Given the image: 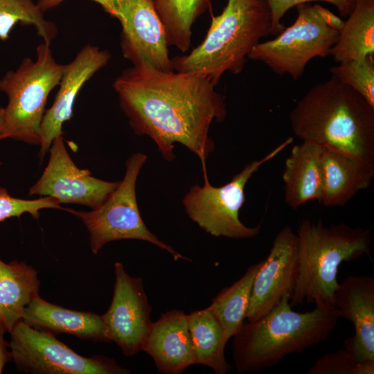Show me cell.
I'll use <instances>...</instances> for the list:
<instances>
[{"label": "cell", "mask_w": 374, "mask_h": 374, "mask_svg": "<svg viewBox=\"0 0 374 374\" xmlns=\"http://www.w3.org/2000/svg\"><path fill=\"white\" fill-rule=\"evenodd\" d=\"M215 87L203 76L145 64L124 69L113 84L134 132L150 137L168 161L176 158L175 143L183 145L200 159L204 177L206 160L215 149L210 126L226 116L224 98Z\"/></svg>", "instance_id": "1"}, {"label": "cell", "mask_w": 374, "mask_h": 374, "mask_svg": "<svg viewBox=\"0 0 374 374\" xmlns=\"http://www.w3.org/2000/svg\"><path fill=\"white\" fill-rule=\"evenodd\" d=\"M289 117L299 139L374 168V107L335 76L311 87Z\"/></svg>", "instance_id": "2"}, {"label": "cell", "mask_w": 374, "mask_h": 374, "mask_svg": "<svg viewBox=\"0 0 374 374\" xmlns=\"http://www.w3.org/2000/svg\"><path fill=\"white\" fill-rule=\"evenodd\" d=\"M290 295L267 313L244 323L233 337V356L238 373H251L275 366L287 355L301 352L327 339L339 313L335 308L316 305L312 311L295 312Z\"/></svg>", "instance_id": "3"}, {"label": "cell", "mask_w": 374, "mask_h": 374, "mask_svg": "<svg viewBox=\"0 0 374 374\" xmlns=\"http://www.w3.org/2000/svg\"><path fill=\"white\" fill-rule=\"evenodd\" d=\"M271 31L267 0H227L222 12L213 16L203 42L172 58L173 70L203 76L217 85L225 72L240 73L251 51Z\"/></svg>", "instance_id": "4"}, {"label": "cell", "mask_w": 374, "mask_h": 374, "mask_svg": "<svg viewBox=\"0 0 374 374\" xmlns=\"http://www.w3.org/2000/svg\"><path fill=\"white\" fill-rule=\"evenodd\" d=\"M299 274L290 295V306L314 303L335 308L334 295L343 262L370 256L371 229L351 227L344 223L323 225L305 219L297 229Z\"/></svg>", "instance_id": "5"}, {"label": "cell", "mask_w": 374, "mask_h": 374, "mask_svg": "<svg viewBox=\"0 0 374 374\" xmlns=\"http://www.w3.org/2000/svg\"><path fill=\"white\" fill-rule=\"evenodd\" d=\"M64 67L55 60L50 44L43 42L36 48L35 60L24 57L0 79V91L8 98L0 141L12 139L39 145L47 99L59 85Z\"/></svg>", "instance_id": "6"}, {"label": "cell", "mask_w": 374, "mask_h": 374, "mask_svg": "<svg viewBox=\"0 0 374 374\" xmlns=\"http://www.w3.org/2000/svg\"><path fill=\"white\" fill-rule=\"evenodd\" d=\"M295 21L272 39L259 42L247 58L261 62L279 75L300 78L314 57L330 55L344 21L326 8L305 3L296 6Z\"/></svg>", "instance_id": "7"}, {"label": "cell", "mask_w": 374, "mask_h": 374, "mask_svg": "<svg viewBox=\"0 0 374 374\" xmlns=\"http://www.w3.org/2000/svg\"><path fill=\"white\" fill-rule=\"evenodd\" d=\"M146 160L147 156L140 152L128 158L123 180L99 207L91 211L71 208H65L64 211L84 224L89 233L90 248L93 254H97L108 242L134 239L150 242L168 251L175 260L191 261L150 232L141 216L136 197V183Z\"/></svg>", "instance_id": "8"}, {"label": "cell", "mask_w": 374, "mask_h": 374, "mask_svg": "<svg viewBox=\"0 0 374 374\" xmlns=\"http://www.w3.org/2000/svg\"><path fill=\"white\" fill-rule=\"evenodd\" d=\"M293 141L290 137L263 158L253 161L224 186H213L208 177L204 184L191 186L182 203L188 216L201 229L215 237L243 239L256 236L260 225L249 227L239 218L245 202L247 183L259 168L272 159Z\"/></svg>", "instance_id": "9"}, {"label": "cell", "mask_w": 374, "mask_h": 374, "mask_svg": "<svg viewBox=\"0 0 374 374\" xmlns=\"http://www.w3.org/2000/svg\"><path fill=\"white\" fill-rule=\"evenodd\" d=\"M9 349L19 371L34 374H127L130 371L103 355L85 357L54 334L20 320L11 331Z\"/></svg>", "instance_id": "10"}, {"label": "cell", "mask_w": 374, "mask_h": 374, "mask_svg": "<svg viewBox=\"0 0 374 374\" xmlns=\"http://www.w3.org/2000/svg\"><path fill=\"white\" fill-rule=\"evenodd\" d=\"M47 166L39 179L30 188L28 195L48 196L60 204L84 205L91 209L101 206L120 181H107L80 169L73 163L62 136L56 137L49 148Z\"/></svg>", "instance_id": "11"}, {"label": "cell", "mask_w": 374, "mask_h": 374, "mask_svg": "<svg viewBox=\"0 0 374 374\" xmlns=\"http://www.w3.org/2000/svg\"><path fill=\"white\" fill-rule=\"evenodd\" d=\"M114 274L112 301L102 316L109 340L131 357L142 350L150 331L152 308L141 278L130 276L120 262L114 264Z\"/></svg>", "instance_id": "12"}, {"label": "cell", "mask_w": 374, "mask_h": 374, "mask_svg": "<svg viewBox=\"0 0 374 374\" xmlns=\"http://www.w3.org/2000/svg\"><path fill=\"white\" fill-rule=\"evenodd\" d=\"M121 48L133 65L172 71L163 24L152 0H121Z\"/></svg>", "instance_id": "13"}, {"label": "cell", "mask_w": 374, "mask_h": 374, "mask_svg": "<svg viewBox=\"0 0 374 374\" xmlns=\"http://www.w3.org/2000/svg\"><path fill=\"white\" fill-rule=\"evenodd\" d=\"M299 274L296 234L289 226L276 235L267 257L262 260L253 280L247 321L267 313L282 299L291 295Z\"/></svg>", "instance_id": "14"}, {"label": "cell", "mask_w": 374, "mask_h": 374, "mask_svg": "<svg viewBox=\"0 0 374 374\" xmlns=\"http://www.w3.org/2000/svg\"><path fill=\"white\" fill-rule=\"evenodd\" d=\"M111 58L109 52L87 44L65 64L53 105L45 111L40 127L39 159L43 160L53 141L63 135L62 126L71 119L75 98L83 85Z\"/></svg>", "instance_id": "15"}, {"label": "cell", "mask_w": 374, "mask_h": 374, "mask_svg": "<svg viewBox=\"0 0 374 374\" xmlns=\"http://www.w3.org/2000/svg\"><path fill=\"white\" fill-rule=\"evenodd\" d=\"M334 305L355 328L344 348L362 361L374 362V278L347 276L335 290Z\"/></svg>", "instance_id": "16"}, {"label": "cell", "mask_w": 374, "mask_h": 374, "mask_svg": "<svg viewBox=\"0 0 374 374\" xmlns=\"http://www.w3.org/2000/svg\"><path fill=\"white\" fill-rule=\"evenodd\" d=\"M142 350L162 373L179 374L196 364L184 312L172 310L162 314L152 323Z\"/></svg>", "instance_id": "17"}, {"label": "cell", "mask_w": 374, "mask_h": 374, "mask_svg": "<svg viewBox=\"0 0 374 374\" xmlns=\"http://www.w3.org/2000/svg\"><path fill=\"white\" fill-rule=\"evenodd\" d=\"M21 320L54 335L65 333L94 342L110 341L102 315L66 309L45 301L39 294L24 309Z\"/></svg>", "instance_id": "18"}, {"label": "cell", "mask_w": 374, "mask_h": 374, "mask_svg": "<svg viewBox=\"0 0 374 374\" xmlns=\"http://www.w3.org/2000/svg\"><path fill=\"white\" fill-rule=\"evenodd\" d=\"M321 167L322 184L319 202L326 206L345 205L358 192L369 187L374 177L373 168L323 146Z\"/></svg>", "instance_id": "19"}, {"label": "cell", "mask_w": 374, "mask_h": 374, "mask_svg": "<svg viewBox=\"0 0 374 374\" xmlns=\"http://www.w3.org/2000/svg\"><path fill=\"white\" fill-rule=\"evenodd\" d=\"M323 146L310 141L295 145L286 159L283 179L285 200L292 209L314 199L319 202L321 194V156Z\"/></svg>", "instance_id": "20"}, {"label": "cell", "mask_w": 374, "mask_h": 374, "mask_svg": "<svg viewBox=\"0 0 374 374\" xmlns=\"http://www.w3.org/2000/svg\"><path fill=\"white\" fill-rule=\"evenodd\" d=\"M37 272L24 262L0 259V323L10 332L24 309L38 295Z\"/></svg>", "instance_id": "21"}, {"label": "cell", "mask_w": 374, "mask_h": 374, "mask_svg": "<svg viewBox=\"0 0 374 374\" xmlns=\"http://www.w3.org/2000/svg\"><path fill=\"white\" fill-rule=\"evenodd\" d=\"M330 55L336 62L374 56V0H356Z\"/></svg>", "instance_id": "22"}, {"label": "cell", "mask_w": 374, "mask_h": 374, "mask_svg": "<svg viewBox=\"0 0 374 374\" xmlns=\"http://www.w3.org/2000/svg\"><path fill=\"white\" fill-rule=\"evenodd\" d=\"M188 327L196 364L211 368L216 374L231 369L224 355L228 341L219 321L207 307L186 314Z\"/></svg>", "instance_id": "23"}, {"label": "cell", "mask_w": 374, "mask_h": 374, "mask_svg": "<svg viewBox=\"0 0 374 374\" xmlns=\"http://www.w3.org/2000/svg\"><path fill=\"white\" fill-rule=\"evenodd\" d=\"M262 262V260L251 265L238 280L224 288L208 307L221 324L228 341L244 323L253 280Z\"/></svg>", "instance_id": "24"}, {"label": "cell", "mask_w": 374, "mask_h": 374, "mask_svg": "<svg viewBox=\"0 0 374 374\" xmlns=\"http://www.w3.org/2000/svg\"><path fill=\"white\" fill-rule=\"evenodd\" d=\"M161 18L169 46L182 53L190 46L195 20L211 7V0H152Z\"/></svg>", "instance_id": "25"}, {"label": "cell", "mask_w": 374, "mask_h": 374, "mask_svg": "<svg viewBox=\"0 0 374 374\" xmlns=\"http://www.w3.org/2000/svg\"><path fill=\"white\" fill-rule=\"evenodd\" d=\"M17 24L33 26L43 42L48 44L58 32L56 26L44 18L33 0H0V39L6 41Z\"/></svg>", "instance_id": "26"}, {"label": "cell", "mask_w": 374, "mask_h": 374, "mask_svg": "<svg viewBox=\"0 0 374 374\" xmlns=\"http://www.w3.org/2000/svg\"><path fill=\"white\" fill-rule=\"evenodd\" d=\"M330 71L341 83L351 87L374 107V56L340 62Z\"/></svg>", "instance_id": "27"}, {"label": "cell", "mask_w": 374, "mask_h": 374, "mask_svg": "<svg viewBox=\"0 0 374 374\" xmlns=\"http://www.w3.org/2000/svg\"><path fill=\"white\" fill-rule=\"evenodd\" d=\"M308 374H373L374 362H364L344 348L326 354L310 368Z\"/></svg>", "instance_id": "28"}, {"label": "cell", "mask_w": 374, "mask_h": 374, "mask_svg": "<svg viewBox=\"0 0 374 374\" xmlns=\"http://www.w3.org/2000/svg\"><path fill=\"white\" fill-rule=\"evenodd\" d=\"M44 208H55L64 211L60 202L51 197L44 196L35 199H24L12 197L8 190L0 187V222L12 217H19L25 213L33 218L39 217V211Z\"/></svg>", "instance_id": "29"}, {"label": "cell", "mask_w": 374, "mask_h": 374, "mask_svg": "<svg viewBox=\"0 0 374 374\" xmlns=\"http://www.w3.org/2000/svg\"><path fill=\"white\" fill-rule=\"evenodd\" d=\"M355 1L356 0H267L271 16V35H276L284 29L285 27L280 22V20L285 13L292 7L312 1H325L335 6L341 16L347 17L353 10Z\"/></svg>", "instance_id": "30"}, {"label": "cell", "mask_w": 374, "mask_h": 374, "mask_svg": "<svg viewBox=\"0 0 374 374\" xmlns=\"http://www.w3.org/2000/svg\"><path fill=\"white\" fill-rule=\"evenodd\" d=\"M66 0H38L37 4L40 10L44 11L59 6ZM98 3L103 10L118 21L121 17V0H91Z\"/></svg>", "instance_id": "31"}, {"label": "cell", "mask_w": 374, "mask_h": 374, "mask_svg": "<svg viewBox=\"0 0 374 374\" xmlns=\"http://www.w3.org/2000/svg\"><path fill=\"white\" fill-rule=\"evenodd\" d=\"M8 332L3 326L0 323V373H2L5 365L12 360L9 344L5 340V333Z\"/></svg>", "instance_id": "32"}, {"label": "cell", "mask_w": 374, "mask_h": 374, "mask_svg": "<svg viewBox=\"0 0 374 374\" xmlns=\"http://www.w3.org/2000/svg\"><path fill=\"white\" fill-rule=\"evenodd\" d=\"M3 118H4V108L0 107V132L2 130L3 125Z\"/></svg>", "instance_id": "33"}]
</instances>
